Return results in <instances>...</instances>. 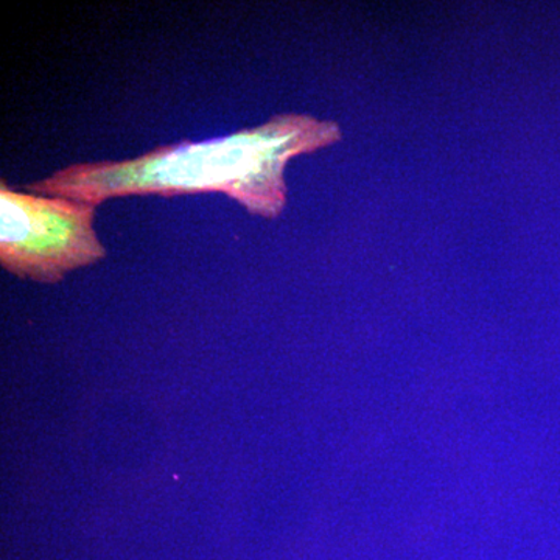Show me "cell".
<instances>
[{
	"label": "cell",
	"mask_w": 560,
	"mask_h": 560,
	"mask_svg": "<svg viewBox=\"0 0 560 560\" xmlns=\"http://www.w3.org/2000/svg\"><path fill=\"white\" fill-rule=\"evenodd\" d=\"M91 202L11 189L0 180V264L21 279L57 283L106 257Z\"/></svg>",
	"instance_id": "cell-2"
},
{
	"label": "cell",
	"mask_w": 560,
	"mask_h": 560,
	"mask_svg": "<svg viewBox=\"0 0 560 560\" xmlns=\"http://www.w3.org/2000/svg\"><path fill=\"white\" fill-rule=\"evenodd\" d=\"M340 125L282 114L264 125L202 142L173 143L125 161L72 164L25 190L91 202L135 195L224 194L253 215L275 220L287 206V162L340 142Z\"/></svg>",
	"instance_id": "cell-1"
}]
</instances>
